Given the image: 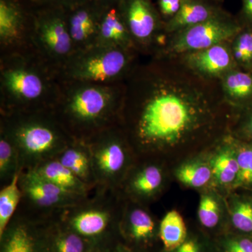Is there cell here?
<instances>
[{
	"label": "cell",
	"instance_id": "6da1fadb",
	"mask_svg": "<svg viewBox=\"0 0 252 252\" xmlns=\"http://www.w3.org/2000/svg\"><path fill=\"white\" fill-rule=\"evenodd\" d=\"M169 72L156 59L137 64L124 81L119 125L137 157L161 158L195 138L213 119L207 94Z\"/></svg>",
	"mask_w": 252,
	"mask_h": 252
},
{
	"label": "cell",
	"instance_id": "7a4b0ae2",
	"mask_svg": "<svg viewBox=\"0 0 252 252\" xmlns=\"http://www.w3.org/2000/svg\"><path fill=\"white\" fill-rule=\"evenodd\" d=\"M124 91V82L61 80L52 112L72 139L88 142L102 131L119 124Z\"/></svg>",
	"mask_w": 252,
	"mask_h": 252
},
{
	"label": "cell",
	"instance_id": "3957f363",
	"mask_svg": "<svg viewBox=\"0 0 252 252\" xmlns=\"http://www.w3.org/2000/svg\"><path fill=\"white\" fill-rule=\"evenodd\" d=\"M61 85L34 51L0 56V115L52 110Z\"/></svg>",
	"mask_w": 252,
	"mask_h": 252
},
{
	"label": "cell",
	"instance_id": "277c9868",
	"mask_svg": "<svg viewBox=\"0 0 252 252\" xmlns=\"http://www.w3.org/2000/svg\"><path fill=\"white\" fill-rule=\"evenodd\" d=\"M0 130L16 146L20 170H34L57 157L74 139L55 117L52 110L0 115Z\"/></svg>",
	"mask_w": 252,
	"mask_h": 252
},
{
	"label": "cell",
	"instance_id": "5b68a950",
	"mask_svg": "<svg viewBox=\"0 0 252 252\" xmlns=\"http://www.w3.org/2000/svg\"><path fill=\"white\" fill-rule=\"evenodd\" d=\"M94 192V195L63 209L54 217L90 242L99 252L122 240L119 225L126 198L117 189L96 187Z\"/></svg>",
	"mask_w": 252,
	"mask_h": 252
},
{
	"label": "cell",
	"instance_id": "8992f818",
	"mask_svg": "<svg viewBox=\"0 0 252 252\" xmlns=\"http://www.w3.org/2000/svg\"><path fill=\"white\" fill-rule=\"evenodd\" d=\"M137 52L96 44L74 53L60 72L63 81L114 84L126 81L137 65Z\"/></svg>",
	"mask_w": 252,
	"mask_h": 252
},
{
	"label": "cell",
	"instance_id": "52a82bcc",
	"mask_svg": "<svg viewBox=\"0 0 252 252\" xmlns=\"http://www.w3.org/2000/svg\"><path fill=\"white\" fill-rule=\"evenodd\" d=\"M87 143L92 156L96 187L119 190L137 159L122 127L119 124L112 126Z\"/></svg>",
	"mask_w": 252,
	"mask_h": 252
},
{
	"label": "cell",
	"instance_id": "ba28073f",
	"mask_svg": "<svg viewBox=\"0 0 252 252\" xmlns=\"http://www.w3.org/2000/svg\"><path fill=\"white\" fill-rule=\"evenodd\" d=\"M32 50L50 68L60 74L74 53L65 10L36 4Z\"/></svg>",
	"mask_w": 252,
	"mask_h": 252
},
{
	"label": "cell",
	"instance_id": "9c48e42d",
	"mask_svg": "<svg viewBox=\"0 0 252 252\" xmlns=\"http://www.w3.org/2000/svg\"><path fill=\"white\" fill-rule=\"evenodd\" d=\"M18 183L22 200L17 211L36 221L48 220L86 198L64 191L34 170L20 171Z\"/></svg>",
	"mask_w": 252,
	"mask_h": 252
},
{
	"label": "cell",
	"instance_id": "30bf717a",
	"mask_svg": "<svg viewBox=\"0 0 252 252\" xmlns=\"http://www.w3.org/2000/svg\"><path fill=\"white\" fill-rule=\"evenodd\" d=\"M35 9L33 0H0V56L33 51Z\"/></svg>",
	"mask_w": 252,
	"mask_h": 252
},
{
	"label": "cell",
	"instance_id": "8fae6325",
	"mask_svg": "<svg viewBox=\"0 0 252 252\" xmlns=\"http://www.w3.org/2000/svg\"><path fill=\"white\" fill-rule=\"evenodd\" d=\"M166 181L160 158L137 157L119 190L126 199L148 205L161 194Z\"/></svg>",
	"mask_w": 252,
	"mask_h": 252
},
{
	"label": "cell",
	"instance_id": "7c38bea8",
	"mask_svg": "<svg viewBox=\"0 0 252 252\" xmlns=\"http://www.w3.org/2000/svg\"><path fill=\"white\" fill-rule=\"evenodd\" d=\"M117 7L137 52H151L160 36V17L152 1L122 0Z\"/></svg>",
	"mask_w": 252,
	"mask_h": 252
},
{
	"label": "cell",
	"instance_id": "4fadbf2b",
	"mask_svg": "<svg viewBox=\"0 0 252 252\" xmlns=\"http://www.w3.org/2000/svg\"><path fill=\"white\" fill-rule=\"evenodd\" d=\"M240 32L238 25L215 15L195 26L180 31L169 46V51L176 54H189L223 44Z\"/></svg>",
	"mask_w": 252,
	"mask_h": 252
},
{
	"label": "cell",
	"instance_id": "5bb4252c",
	"mask_svg": "<svg viewBox=\"0 0 252 252\" xmlns=\"http://www.w3.org/2000/svg\"><path fill=\"white\" fill-rule=\"evenodd\" d=\"M160 221L149 211L147 205L126 199L119 225L121 240L140 252H149L159 238Z\"/></svg>",
	"mask_w": 252,
	"mask_h": 252
},
{
	"label": "cell",
	"instance_id": "9a60e30c",
	"mask_svg": "<svg viewBox=\"0 0 252 252\" xmlns=\"http://www.w3.org/2000/svg\"><path fill=\"white\" fill-rule=\"evenodd\" d=\"M104 10L94 0H87L65 10L66 21L74 53L97 44Z\"/></svg>",
	"mask_w": 252,
	"mask_h": 252
},
{
	"label": "cell",
	"instance_id": "2e32d148",
	"mask_svg": "<svg viewBox=\"0 0 252 252\" xmlns=\"http://www.w3.org/2000/svg\"><path fill=\"white\" fill-rule=\"evenodd\" d=\"M41 248L44 252H97L82 238L54 216L39 221Z\"/></svg>",
	"mask_w": 252,
	"mask_h": 252
},
{
	"label": "cell",
	"instance_id": "e0dca14e",
	"mask_svg": "<svg viewBox=\"0 0 252 252\" xmlns=\"http://www.w3.org/2000/svg\"><path fill=\"white\" fill-rule=\"evenodd\" d=\"M0 252H44L39 222L18 211L0 236Z\"/></svg>",
	"mask_w": 252,
	"mask_h": 252
},
{
	"label": "cell",
	"instance_id": "ac0fdd59",
	"mask_svg": "<svg viewBox=\"0 0 252 252\" xmlns=\"http://www.w3.org/2000/svg\"><path fill=\"white\" fill-rule=\"evenodd\" d=\"M213 176L214 189L224 196L235 189L239 174L238 160L232 138H228L207 154Z\"/></svg>",
	"mask_w": 252,
	"mask_h": 252
},
{
	"label": "cell",
	"instance_id": "d6986e66",
	"mask_svg": "<svg viewBox=\"0 0 252 252\" xmlns=\"http://www.w3.org/2000/svg\"><path fill=\"white\" fill-rule=\"evenodd\" d=\"M229 214L225 196L215 189L200 191L197 217L202 230L215 238L229 230Z\"/></svg>",
	"mask_w": 252,
	"mask_h": 252
},
{
	"label": "cell",
	"instance_id": "ffe728a7",
	"mask_svg": "<svg viewBox=\"0 0 252 252\" xmlns=\"http://www.w3.org/2000/svg\"><path fill=\"white\" fill-rule=\"evenodd\" d=\"M94 190L96 187L92 156L89 144L73 140L55 158Z\"/></svg>",
	"mask_w": 252,
	"mask_h": 252
},
{
	"label": "cell",
	"instance_id": "44dd1931",
	"mask_svg": "<svg viewBox=\"0 0 252 252\" xmlns=\"http://www.w3.org/2000/svg\"><path fill=\"white\" fill-rule=\"evenodd\" d=\"M186 61L194 72L205 77H217L229 70L233 59L231 53L223 43L189 53Z\"/></svg>",
	"mask_w": 252,
	"mask_h": 252
},
{
	"label": "cell",
	"instance_id": "7402d4cb",
	"mask_svg": "<svg viewBox=\"0 0 252 252\" xmlns=\"http://www.w3.org/2000/svg\"><path fill=\"white\" fill-rule=\"evenodd\" d=\"M97 44L137 51L117 6L104 9L101 18Z\"/></svg>",
	"mask_w": 252,
	"mask_h": 252
},
{
	"label": "cell",
	"instance_id": "603a6c76",
	"mask_svg": "<svg viewBox=\"0 0 252 252\" xmlns=\"http://www.w3.org/2000/svg\"><path fill=\"white\" fill-rule=\"evenodd\" d=\"M174 175L181 185L187 188L200 191L214 189L213 176L206 154L184 160L176 167Z\"/></svg>",
	"mask_w": 252,
	"mask_h": 252
},
{
	"label": "cell",
	"instance_id": "cb8c5ba5",
	"mask_svg": "<svg viewBox=\"0 0 252 252\" xmlns=\"http://www.w3.org/2000/svg\"><path fill=\"white\" fill-rule=\"evenodd\" d=\"M34 170L53 185L73 195L87 197L94 191L56 158L42 162Z\"/></svg>",
	"mask_w": 252,
	"mask_h": 252
},
{
	"label": "cell",
	"instance_id": "d4e9b609",
	"mask_svg": "<svg viewBox=\"0 0 252 252\" xmlns=\"http://www.w3.org/2000/svg\"><path fill=\"white\" fill-rule=\"evenodd\" d=\"M225 198L230 231L252 237V195L231 192Z\"/></svg>",
	"mask_w": 252,
	"mask_h": 252
},
{
	"label": "cell",
	"instance_id": "484cf974",
	"mask_svg": "<svg viewBox=\"0 0 252 252\" xmlns=\"http://www.w3.org/2000/svg\"><path fill=\"white\" fill-rule=\"evenodd\" d=\"M215 11L210 6L195 1H185L180 9L169 21L166 30L169 32L181 31L205 22L215 16Z\"/></svg>",
	"mask_w": 252,
	"mask_h": 252
},
{
	"label": "cell",
	"instance_id": "4316f807",
	"mask_svg": "<svg viewBox=\"0 0 252 252\" xmlns=\"http://www.w3.org/2000/svg\"><path fill=\"white\" fill-rule=\"evenodd\" d=\"M189 229L181 214L177 210H170L162 217L159 225V238L162 250L171 251L187 238Z\"/></svg>",
	"mask_w": 252,
	"mask_h": 252
},
{
	"label": "cell",
	"instance_id": "83f0119b",
	"mask_svg": "<svg viewBox=\"0 0 252 252\" xmlns=\"http://www.w3.org/2000/svg\"><path fill=\"white\" fill-rule=\"evenodd\" d=\"M19 173L0 190V236L17 212L22 200V191L18 183Z\"/></svg>",
	"mask_w": 252,
	"mask_h": 252
},
{
	"label": "cell",
	"instance_id": "f1b7e54d",
	"mask_svg": "<svg viewBox=\"0 0 252 252\" xmlns=\"http://www.w3.org/2000/svg\"><path fill=\"white\" fill-rule=\"evenodd\" d=\"M19 156L16 146L5 132L0 130V185L9 184L19 173Z\"/></svg>",
	"mask_w": 252,
	"mask_h": 252
},
{
	"label": "cell",
	"instance_id": "f546056e",
	"mask_svg": "<svg viewBox=\"0 0 252 252\" xmlns=\"http://www.w3.org/2000/svg\"><path fill=\"white\" fill-rule=\"evenodd\" d=\"M223 90L228 99L241 102L252 97V76L243 72L228 73L223 80Z\"/></svg>",
	"mask_w": 252,
	"mask_h": 252
},
{
	"label": "cell",
	"instance_id": "4dcf8cb0",
	"mask_svg": "<svg viewBox=\"0 0 252 252\" xmlns=\"http://www.w3.org/2000/svg\"><path fill=\"white\" fill-rule=\"evenodd\" d=\"M239 167L235 190L246 189L252 191V144L232 138Z\"/></svg>",
	"mask_w": 252,
	"mask_h": 252
},
{
	"label": "cell",
	"instance_id": "1f68e13d",
	"mask_svg": "<svg viewBox=\"0 0 252 252\" xmlns=\"http://www.w3.org/2000/svg\"><path fill=\"white\" fill-rule=\"evenodd\" d=\"M160 252H218L215 239L203 230H189L184 243L171 251Z\"/></svg>",
	"mask_w": 252,
	"mask_h": 252
},
{
	"label": "cell",
	"instance_id": "d6a6232c",
	"mask_svg": "<svg viewBox=\"0 0 252 252\" xmlns=\"http://www.w3.org/2000/svg\"><path fill=\"white\" fill-rule=\"evenodd\" d=\"M215 239L218 252H252V237L225 232Z\"/></svg>",
	"mask_w": 252,
	"mask_h": 252
},
{
	"label": "cell",
	"instance_id": "836d02e7",
	"mask_svg": "<svg viewBox=\"0 0 252 252\" xmlns=\"http://www.w3.org/2000/svg\"><path fill=\"white\" fill-rule=\"evenodd\" d=\"M233 56L240 64H248L252 62V32H245L237 36Z\"/></svg>",
	"mask_w": 252,
	"mask_h": 252
},
{
	"label": "cell",
	"instance_id": "e575fe53",
	"mask_svg": "<svg viewBox=\"0 0 252 252\" xmlns=\"http://www.w3.org/2000/svg\"><path fill=\"white\" fill-rule=\"evenodd\" d=\"M33 1L36 4L41 5V6H53V7L67 10L87 0H33Z\"/></svg>",
	"mask_w": 252,
	"mask_h": 252
},
{
	"label": "cell",
	"instance_id": "d590c367",
	"mask_svg": "<svg viewBox=\"0 0 252 252\" xmlns=\"http://www.w3.org/2000/svg\"><path fill=\"white\" fill-rule=\"evenodd\" d=\"M159 9L164 16H174L180 9L181 0H158Z\"/></svg>",
	"mask_w": 252,
	"mask_h": 252
},
{
	"label": "cell",
	"instance_id": "8d00e7d4",
	"mask_svg": "<svg viewBox=\"0 0 252 252\" xmlns=\"http://www.w3.org/2000/svg\"><path fill=\"white\" fill-rule=\"evenodd\" d=\"M99 252H140L136 251L133 249L126 245L125 243H123L122 240L116 242L112 245H109L107 248L103 249Z\"/></svg>",
	"mask_w": 252,
	"mask_h": 252
},
{
	"label": "cell",
	"instance_id": "74e56055",
	"mask_svg": "<svg viewBox=\"0 0 252 252\" xmlns=\"http://www.w3.org/2000/svg\"><path fill=\"white\" fill-rule=\"evenodd\" d=\"M243 14L245 19L252 22V0H244Z\"/></svg>",
	"mask_w": 252,
	"mask_h": 252
},
{
	"label": "cell",
	"instance_id": "f35d334b",
	"mask_svg": "<svg viewBox=\"0 0 252 252\" xmlns=\"http://www.w3.org/2000/svg\"><path fill=\"white\" fill-rule=\"evenodd\" d=\"M94 1L106 9L112 6H117L122 0H94Z\"/></svg>",
	"mask_w": 252,
	"mask_h": 252
},
{
	"label": "cell",
	"instance_id": "ab89813d",
	"mask_svg": "<svg viewBox=\"0 0 252 252\" xmlns=\"http://www.w3.org/2000/svg\"><path fill=\"white\" fill-rule=\"evenodd\" d=\"M245 133L248 135L249 138L252 140V112L249 115L248 119L245 124V128H244Z\"/></svg>",
	"mask_w": 252,
	"mask_h": 252
},
{
	"label": "cell",
	"instance_id": "60d3db41",
	"mask_svg": "<svg viewBox=\"0 0 252 252\" xmlns=\"http://www.w3.org/2000/svg\"><path fill=\"white\" fill-rule=\"evenodd\" d=\"M185 1H187V0H185Z\"/></svg>",
	"mask_w": 252,
	"mask_h": 252
}]
</instances>
